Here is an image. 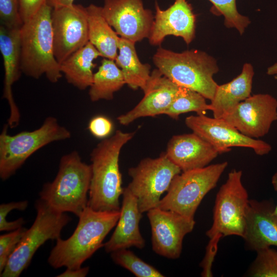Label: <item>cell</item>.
Segmentation results:
<instances>
[{
    "label": "cell",
    "instance_id": "obj_30",
    "mask_svg": "<svg viewBox=\"0 0 277 277\" xmlns=\"http://www.w3.org/2000/svg\"><path fill=\"white\" fill-rule=\"evenodd\" d=\"M256 252V258L248 270L247 276L277 277V250L269 247Z\"/></svg>",
    "mask_w": 277,
    "mask_h": 277
},
{
    "label": "cell",
    "instance_id": "obj_9",
    "mask_svg": "<svg viewBox=\"0 0 277 277\" xmlns=\"http://www.w3.org/2000/svg\"><path fill=\"white\" fill-rule=\"evenodd\" d=\"M181 172L163 152L156 158H145L135 167L130 168L128 174L131 181L126 187L136 199L143 213L157 207L162 195Z\"/></svg>",
    "mask_w": 277,
    "mask_h": 277
},
{
    "label": "cell",
    "instance_id": "obj_26",
    "mask_svg": "<svg viewBox=\"0 0 277 277\" xmlns=\"http://www.w3.org/2000/svg\"><path fill=\"white\" fill-rule=\"evenodd\" d=\"M126 84L123 72L115 61L104 58L97 71L94 73L89 87V95L92 102L113 98L114 94Z\"/></svg>",
    "mask_w": 277,
    "mask_h": 277
},
{
    "label": "cell",
    "instance_id": "obj_39",
    "mask_svg": "<svg viewBox=\"0 0 277 277\" xmlns=\"http://www.w3.org/2000/svg\"><path fill=\"white\" fill-rule=\"evenodd\" d=\"M271 184L274 190L277 192V172L273 175L271 178ZM274 213L277 215V204L274 209Z\"/></svg>",
    "mask_w": 277,
    "mask_h": 277
},
{
    "label": "cell",
    "instance_id": "obj_38",
    "mask_svg": "<svg viewBox=\"0 0 277 277\" xmlns=\"http://www.w3.org/2000/svg\"><path fill=\"white\" fill-rule=\"evenodd\" d=\"M74 0H47V3L53 8L70 6Z\"/></svg>",
    "mask_w": 277,
    "mask_h": 277
},
{
    "label": "cell",
    "instance_id": "obj_40",
    "mask_svg": "<svg viewBox=\"0 0 277 277\" xmlns=\"http://www.w3.org/2000/svg\"><path fill=\"white\" fill-rule=\"evenodd\" d=\"M266 72L270 75H277V62L268 67Z\"/></svg>",
    "mask_w": 277,
    "mask_h": 277
},
{
    "label": "cell",
    "instance_id": "obj_27",
    "mask_svg": "<svg viewBox=\"0 0 277 277\" xmlns=\"http://www.w3.org/2000/svg\"><path fill=\"white\" fill-rule=\"evenodd\" d=\"M206 99L200 93L180 86L173 101L164 114L174 120L189 112H195L197 115H205L207 110L212 109Z\"/></svg>",
    "mask_w": 277,
    "mask_h": 277
},
{
    "label": "cell",
    "instance_id": "obj_12",
    "mask_svg": "<svg viewBox=\"0 0 277 277\" xmlns=\"http://www.w3.org/2000/svg\"><path fill=\"white\" fill-rule=\"evenodd\" d=\"M51 21L54 54L61 64L89 42L86 7L72 4L53 8Z\"/></svg>",
    "mask_w": 277,
    "mask_h": 277
},
{
    "label": "cell",
    "instance_id": "obj_17",
    "mask_svg": "<svg viewBox=\"0 0 277 277\" xmlns=\"http://www.w3.org/2000/svg\"><path fill=\"white\" fill-rule=\"evenodd\" d=\"M272 199L249 200L243 237L246 247L254 251L277 247V215Z\"/></svg>",
    "mask_w": 277,
    "mask_h": 277
},
{
    "label": "cell",
    "instance_id": "obj_8",
    "mask_svg": "<svg viewBox=\"0 0 277 277\" xmlns=\"http://www.w3.org/2000/svg\"><path fill=\"white\" fill-rule=\"evenodd\" d=\"M35 208L37 214L33 224L9 258L1 276H19L39 247L49 240L60 238L63 228L71 221L67 214L54 210L41 199L36 201Z\"/></svg>",
    "mask_w": 277,
    "mask_h": 277
},
{
    "label": "cell",
    "instance_id": "obj_19",
    "mask_svg": "<svg viewBox=\"0 0 277 277\" xmlns=\"http://www.w3.org/2000/svg\"><path fill=\"white\" fill-rule=\"evenodd\" d=\"M165 153L182 171L205 167L219 154L210 144L193 132L173 135Z\"/></svg>",
    "mask_w": 277,
    "mask_h": 277
},
{
    "label": "cell",
    "instance_id": "obj_32",
    "mask_svg": "<svg viewBox=\"0 0 277 277\" xmlns=\"http://www.w3.org/2000/svg\"><path fill=\"white\" fill-rule=\"evenodd\" d=\"M1 25L9 29H19L23 25L19 13V0H0Z\"/></svg>",
    "mask_w": 277,
    "mask_h": 277
},
{
    "label": "cell",
    "instance_id": "obj_28",
    "mask_svg": "<svg viewBox=\"0 0 277 277\" xmlns=\"http://www.w3.org/2000/svg\"><path fill=\"white\" fill-rule=\"evenodd\" d=\"M113 262L128 270L137 277H162L164 275L153 266L146 263L127 248L111 252Z\"/></svg>",
    "mask_w": 277,
    "mask_h": 277
},
{
    "label": "cell",
    "instance_id": "obj_6",
    "mask_svg": "<svg viewBox=\"0 0 277 277\" xmlns=\"http://www.w3.org/2000/svg\"><path fill=\"white\" fill-rule=\"evenodd\" d=\"M8 124L0 134V177L6 180L14 174L35 152L53 142L70 138L71 132L49 116L42 126L31 131H22L14 135L8 133Z\"/></svg>",
    "mask_w": 277,
    "mask_h": 277
},
{
    "label": "cell",
    "instance_id": "obj_11",
    "mask_svg": "<svg viewBox=\"0 0 277 277\" xmlns=\"http://www.w3.org/2000/svg\"><path fill=\"white\" fill-rule=\"evenodd\" d=\"M186 126L210 144L219 154L231 150L232 147L250 148L258 155L268 154L271 146L260 139L248 137L224 118L205 115H190L185 121Z\"/></svg>",
    "mask_w": 277,
    "mask_h": 277
},
{
    "label": "cell",
    "instance_id": "obj_16",
    "mask_svg": "<svg viewBox=\"0 0 277 277\" xmlns=\"http://www.w3.org/2000/svg\"><path fill=\"white\" fill-rule=\"evenodd\" d=\"M155 9L154 21L148 38L150 44L159 46L169 35L181 37L188 45L193 41L196 16L187 0H175L165 10L156 2Z\"/></svg>",
    "mask_w": 277,
    "mask_h": 277
},
{
    "label": "cell",
    "instance_id": "obj_29",
    "mask_svg": "<svg viewBox=\"0 0 277 277\" xmlns=\"http://www.w3.org/2000/svg\"><path fill=\"white\" fill-rule=\"evenodd\" d=\"M213 5L211 11L216 15H222L225 25L228 28H235L242 34L250 24L248 17L240 14L236 8V0H208Z\"/></svg>",
    "mask_w": 277,
    "mask_h": 277
},
{
    "label": "cell",
    "instance_id": "obj_7",
    "mask_svg": "<svg viewBox=\"0 0 277 277\" xmlns=\"http://www.w3.org/2000/svg\"><path fill=\"white\" fill-rule=\"evenodd\" d=\"M227 166L228 162H223L182 171L173 179L157 207L194 219L202 200L216 186Z\"/></svg>",
    "mask_w": 277,
    "mask_h": 277
},
{
    "label": "cell",
    "instance_id": "obj_10",
    "mask_svg": "<svg viewBox=\"0 0 277 277\" xmlns=\"http://www.w3.org/2000/svg\"><path fill=\"white\" fill-rule=\"evenodd\" d=\"M242 173L241 170L232 169L218 191L213 208L212 224L206 233L209 238L217 233H221L223 236L243 237L249 199L242 183Z\"/></svg>",
    "mask_w": 277,
    "mask_h": 277
},
{
    "label": "cell",
    "instance_id": "obj_18",
    "mask_svg": "<svg viewBox=\"0 0 277 277\" xmlns=\"http://www.w3.org/2000/svg\"><path fill=\"white\" fill-rule=\"evenodd\" d=\"M179 87L159 69H154L143 91V98L133 109L118 116L117 120L120 124L128 125L141 117L164 114Z\"/></svg>",
    "mask_w": 277,
    "mask_h": 277
},
{
    "label": "cell",
    "instance_id": "obj_24",
    "mask_svg": "<svg viewBox=\"0 0 277 277\" xmlns=\"http://www.w3.org/2000/svg\"><path fill=\"white\" fill-rule=\"evenodd\" d=\"M89 42L104 58L115 61L120 36L104 17L102 7L90 4L86 7Z\"/></svg>",
    "mask_w": 277,
    "mask_h": 277
},
{
    "label": "cell",
    "instance_id": "obj_14",
    "mask_svg": "<svg viewBox=\"0 0 277 277\" xmlns=\"http://www.w3.org/2000/svg\"><path fill=\"white\" fill-rule=\"evenodd\" d=\"M102 9L120 37L135 43L148 38L154 15L142 0H104Z\"/></svg>",
    "mask_w": 277,
    "mask_h": 277
},
{
    "label": "cell",
    "instance_id": "obj_15",
    "mask_svg": "<svg viewBox=\"0 0 277 277\" xmlns=\"http://www.w3.org/2000/svg\"><path fill=\"white\" fill-rule=\"evenodd\" d=\"M224 119L244 135L259 139L277 121V100L267 93L250 95Z\"/></svg>",
    "mask_w": 277,
    "mask_h": 277
},
{
    "label": "cell",
    "instance_id": "obj_20",
    "mask_svg": "<svg viewBox=\"0 0 277 277\" xmlns=\"http://www.w3.org/2000/svg\"><path fill=\"white\" fill-rule=\"evenodd\" d=\"M20 29H9L1 25L0 50L5 69L3 98L10 107L8 125L11 128L19 122L20 113L13 98V84L19 79L21 70V44Z\"/></svg>",
    "mask_w": 277,
    "mask_h": 277
},
{
    "label": "cell",
    "instance_id": "obj_21",
    "mask_svg": "<svg viewBox=\"0 0 277 277\" xmlns=\"http://www.w3.org/2000/svg\"><path fill=\"white\" fill-rule=\"evenodd\" d=\"M120 216L110 239L104 244L107 252L135 247L142 249L145 241L139 228L142 217L135 197L127 187L124 188Z\"/></svg>",
    "mask_w": 277,
    "mask_h": 277
},
{
    "label": "cell",
    "instance_id": "obj_2",
    "mask_svg": "<svg viewBox=\"0 0 277 277\" xmlns=\"http://www.w3.org/2000/svg\"><path fill=\"white\" fill-rule=\"evenodd\" d=\"M120 211H96L87 206L78 216L74 232L66 240L59 238L48 262L54 268L76 269L95 252L104 247L103 241L116 226Z\"/></svg>",
    "mask_w": 277,
    "mask_h": 277
},
{
    "label": "cell",
    "instance_id": "obj_34",
    "mask_svg": "<svg viewBox=\"0 0 277 277\" xmlns=\"http://www.w3.org/2000/svg\"><path fill=\"white\" fill-rule=\"evenodd\" d=\"M222 237L223 235L221 233H217L209 238L210 240L206 248L204 258L200 263V266L203 269L202 276H213L211 268L217 251L218 243Z\"/></svg>",
    "mask_w": 277,
    "mask_h": 277
},
{
    "label": "cell",
    "instance_id": "obj_1",
    "mask_svg": "<svg viewBox=\"0 0 277 277\" xmlns=\"http://www.w3.org/2000/svg\"><path fill=\"white\" fill-rule=\"evenodd\" d=\"M135 132L117 130L110 137L103 139L90 154L91 177L88 206L96 211H120L122 195V177L119 157L123 147Z\"/></svg>",
    "mask_w": 277,
    "mask_h": 277
},
{
    "label": "cell",
    "instance_id": "obj_23",
    "mask_svg": "<svg viewBox=\"0 0 277 277\" xmlns=\"http://www.w3.org/2000/svg\"><path fill=\"white\" fill-rule=\"evenodd\" d=\"M101 53L89 42L60 64V69L67 82L83 90L91 85L96 65L94 61Z\"/></svg>",
    "mask_w": 277,
    "mask_h": 277
},
{
    "label": "cell",
    "instance_id": "obj_37",
    "mask_svg": "<svg viewBox=\"0 0 277 277\" xmlns=\"http://www.w3.org/2000/svg\"><path fill=\"white\" fill-rule=\"evenodd\" d=\"M89 267H80L76 269H70L67 268V269L61 274H58L56 276L57 277H85L89 272Z\"/></svg>",
    "mask_w": 277,
    "mask_h": 277
},
{
    "label": "cell",
    "instance_id": "obj_22",
    "mask_svg": "<svg viewBox=\"0 0 277 277\" xmlns=\"http://www.w3.org/2000/svg\"><path fill=\"white\" fill-rule=\"evenodd\" d=\"M254 74L252 66L245 63L236 77L227 83L218 85L210 104L213 117L224 118L251 95Z\"/></svg>",
    "mask_w": 277,
    "mask_h": 277
},
{
    "label": "cell",
    "instance_id": "obj_35",
    "mask_svg": "<svg viewBox=\"0 0 277 277\" xmlns=\"http://www.w3.org/2000/svg\"><path fill=\"white\" fill-rule=\"evenodd\" d=\"M113 126L111 121L103 115L93 117L89 123L88 130L95 137L104 139L111 133Z\"/></svg>",
    "mask_w": 277,
    "mask_h": 277
},
{
    "label": "cell",
    "instance_id": "obj_41",
    "mask_svg": "<svg viewBox=\"0 0 277 277\" xmlns=\"http://www.w3.org/2000/svg\"><path fill=\"white\" fill-rule=\"evenodd\" d=\"M274 77L276 80H277V75H275V76H274Z\"/></svg>",
    "mask_w": 277,
    "mask_h": 277
},
{
    "label": "cell",
    "instance_id": "obj_13",
    "mask_svg": "<svg viewBox=\"0 0 277 277\" xmlns=\"http://www.w3.org/2000/svg\"><path fill=\"white\" fill-rule=\"evenodd\" d=\"M147 216L151 229L153 250L168 259L180 258L183 239L193 230L194 220L159 207L149 210Z\"/></svg>",
    "mask_w": 277,
    "mask_h": 277
},
{
    "label": "cell",
    "instance_id": "obj_3",
    "mask_svg": "<svg viewBox=\"0 0 277 277\" xmlns=\"http://www.w3.org/2000/svg\"><path fill=\"white\" fill-rule=\"evenodd\" d=\"M52 10L45 4L21 28V70L36 79L45 74L50 82L55 83L62 77V73L54 54Z\"/></svg>",
    "mask_w": 277,
    "mask_h": 277
},
{
    "label": "cell",
    "instance_id": "obj_33",
    "mask_svg": "<svg viewBox=\"0 0 277 277\" xmlns=\"http://www.w3.org/2000/svg\"><path fill=\"white\" fill-rule=\"evenodd\" d=\"M28 205L27 201L2 204L0 205V231H13L23 227L25 221L22 217L8 222L6 220V217L11 210L16 209L23 211L27 208Z\"/></svg>",
    "mask_w": 277,
    "mask_h": 277
},
{
    "label": "cell",
    "instance_id": "obj_5",
    "mask_svg": "<svg viewBox=\"0 0 277 277\" xmlns=\"http://www.w3.org/2000/svg\"><path fill=\"white\" fill-rule=\"evenodd\" d=\"M91 177L90 165L83 162L76 151L65 154L55 178L44 185L40 199L59 212L78 217L88 206Z\"/></svg>",
    "mask_w": 277,
    "mask_h": 277
},
{
    "label": "cell",
    "instance_id": "obj_4",
    "mask_svg": "<svg viewBox=\"0 0 277 277\" xmlns=\"http://www.w3.org/2000/svg\"><path fill=\"white\" fill-rule=\"evenodd\" d=\"M153 62L177 85L194 90L210 101L213 98L218 86L213 77L219 67L216 60L206 52L192 49L179 53L160 47Z\"/></svg>",
    "mask_w": 277,
    "mask_h": 277
},
{
    "label": "cell",
    "instance_id": "obj_36",
    "mask_svg": "<svg viewBox=\"0 0 277 277\" xmlns=\"http://www.w3.org/2000/svg\"><path fill=\"white\" fill-rule=\"evenodd\" d=\"M47 0H19V13L23 24L31 19Z\"/></svg>",
    "mask_w": 277,
    "mask_h": 277
},
{
    "label": "cell",
    "instance_id": "obj_31",
    "mask_svg": "<svg viewBox=\"0 0 277 277\" xmlns=\"http://www.w3.org/2000/svg\"><path fill=\"white\" fill-rule=\"evenodd\" d=\"M27 229L23 227L0 236V274L4 270Z\"/></svg>",
    "mask_w": 277,
    "mask_h": 277
},
{
    "label": "cell",
    "instance_id": "obj_25",
    "mask_svg": "<svg viewBox=\"0 0 277 277\" xmlns=\"http://www.w3.org/2000/svg\"><path fill=\"white\" fill-rule=\"evenodd\" d=\"M135 44L120 37L115 62L123 72L126 84L133 90L144 91L150 77L151 66L140 61Z\"/></svg>",
    "mask_w": 277,
    "mask_h": 277
}]
</instances>
